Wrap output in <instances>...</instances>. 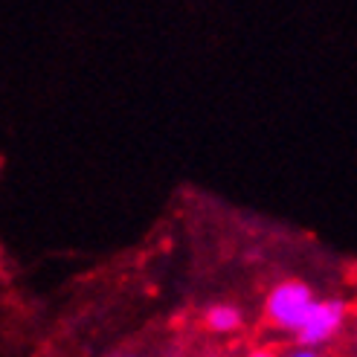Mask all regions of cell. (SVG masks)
Segmentation results:
<instances>
[{"label": "cell", "mask_w": 357, "mask_h": 357, "mask_svg": "<svg viewBox=\"0 0 357 357\" xmlns=\"http://www.w3.org/2000/svg\"><path fill=\"white\" fill-rule=\"evenodd\" d=\"M291 357H319V354H317L314 349H299V351H294Z\"/></svg>", "instance_id": "obj_4"}, {"label": "cell", "mask_w": 357, "mask_h": 357, "mask_svg": "<svg viewBox=\"0 0 357 357\" xmlns=\"http://www.w3.org/2000/svg\"><path fill=\"white\" fill-rule=\"evenodd\" d=\"M343 317H346V302H340V299H323V302H317V305L311 308V314H308V319L296 331L299 343L305 346V349H314L319 343H326L328 337L337 328H340Z\"/></svg>", "instance_id": "obj_2"}, {"label": "cell", "mask_w": 357, "mask_h": 357, "mask_svg": "<svg viewBox=\"0 0 357 357\" xmlns=\"http://www.w3.org/2000/svg\"><path fill=\"white\" fill-rule=\"evenodd\" d=\"M314 305L317 299L311 296V288H305L302 282H282L267 296L264 311L271 317V323H276L279 328L299 331Z\"/></svg>", "instance_id": "obj_1"}, {"label": "cell", "mask_w": 357, "mask_h": 357, "mask_svg": "<svg viewBox=\"0 0 357 357\" xmlns=\"http://www.w3.org/2000/svg\"><path fill=\"white\" fill-rule=\"evenodd\" d=\"M250 357H273V354H271V351H253Z\"/></svg>", "instance_id": "obj_5"}, {"label": "cell", "mask_w": 357, "mask_h": 357, "mask_svg": "<svg viewBox=\"0 0 357 357\" xmlns=\"http://www.w3.org/2000/svg\"><path fill=\"white\" fill-rule=\"evenodd\" d=\"M206 323L215 331H236L241 326V314L233 305H212L206 311Z\"/></svg>", "instance_id": "obj_3"}]
</instances>
